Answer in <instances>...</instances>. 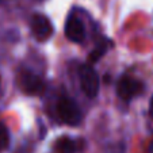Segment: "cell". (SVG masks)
<instances>
[{
	"label": "cell",
	"instance_id": "6da1fadb",
	"mask_svg": "<svg viewBox=\"0 0 153 153\" xmlns=\"http://www.w3.org/2000/svg\"><path fill=\"white\" fill-rule=\"evenodd\" d=\"M57 113L61 121L69 126H77L81 122V113L77 104L69 98H61L58 100Z\"/></svg>",
	"mask_w": 153,
	"mask_h": 153
},
{
	"label": "cell",
	"instance_id": "277c9868",
	"mask_svg": "<svg viewBox=\"0 0 153 153\" xmlns=\"http://www.w3.org/2000/svg\"><path fill=\"white\" fill-rule=\"evenodd\" d=\"M142 90H144V85H142L141 81L131 77H123L118 83L117 94L122 100H130L134 96L140 95L142 92Z\"/></svg>",
	"mask_w": 153,
	"mask_h": 153
},
{
	"label": "cell",
	"instance_id": "3957f363",
	"mask_svg": "<svg viewBox=\"0 0 153 153\" xmlns=\"http://www.w3.org/2000/svg\"><path fill=\"white\" fill-rule=\"evenodd\" d=\"M31 31L38 41H48L53 34V26L48 16L42 14H35L31 18Z\"/></svg>",
	"mask_w": 153,
	"mask_h": 153
},
{
	"label": "cell",
	"instance_id": "5b68a950",
	"mask_svg": "<svg viewBox=\"0 0 153 153\" xmlns=\"http://www.w3.org/2000/svg\"><path fill=\"white\" fill-rule=\"evenodd\" d=\"M19 80L22 90L29 95H41L45 91V83L42 81V79L30 71L22 72Z\"/></svg>",
	"mask_w": 153,
	"mask_h": 153
},
{
	"label": "cell",
	"instance_id": "30bf717a",
	"mask_svg": "<svg viewBox=\"0 0 153 153\" xmlns=\"http://www.w3.org/2000/svg\"><path fill=\"white\" fill-rule=\"evenodd\" d=\"M149 113H150V115L153 117V96L150 98V102H149Z\"/></svg>",
	"mask_w": 153,
	"mask_h": 153
},
{
	"label": "cell",
	"instance_id": "8992f818",
	"mask_svg": "<svg viewBox=\"0 0 153 153\" xmlns=\"http://www.w3.org/2000/svg\"><path fill=\"white\" fill-rule=\"evenodd\" d=\"M65 35L69 41L76 43H80L84 41L85 38V29H84V25L77 16H73L71 15L67 19V23H65Z\"/></svg>",
	"mask_w": 153,
	"mask_h": 153
},
{
	"label": "cell",
	"instance_id": "52a82bcc",
	"mask_svg": "<svg viewBox=\"0 0 153 153\" xmlns=\"http://www.w3.org/2000/svg\"><path fill=\"white\" fill-rule=\"evenodd\" d=\"M54 148L57 153H76V149H77L75 141L71 140L69 137H60L56 141Z\"/></svg>",
	"mask_w": 153,
	"mask_h": 153
},
{
	"label": "cell",
	"instance_id": "ba28073f",
	"mask_svg": "<svg viewBox=\"0 0 153 153\" xmlns=\"http://www.w3.org/2000/svg\"><path fill=\"white\" fill-rule=\"evenodd\" d=\"M110 46H111V41H108V39H103V41H100V42H98L95 49H94L92 52L90 53V56H88L90 61L91 62H95V61H98L99 58H102Z\"/></svg>",
	"mask_w": 153,
	"mask_h": 153
},
{
	"label": "cell",
	"instance_id": "8fae6325",
	"mask_svg": "<svg viewBox=\"0 0 153 153\" xmlns=\"http://www.w3.org/2000/svg\"><path fill=\"white\" fill-rule=\"evenodd\" d=\"M0 92H1V81H0Z\"/></svg>",
	"mask_w": 153,
	"mask_h": 153
},
{
	"label": "cell",
	"instance_id": "9c48e42d",
	"mask_svg": "<svg viewBox=\"0 0 153 153\" xmlns=\"http://www.w3.org/2000/svg\"><path fill=\"white\" fill-rule=\"evenodd\" d=\"M10 144V134L7 127L0 123V150H4Z\"/></svg>",
	"mask_w": 153,
	"mask_h": 153
},
{
	"label": "cell",
	"instance_id": "7a4b0ae2",
	"mask_svg": "<svg viewBox=\"0 0 153 153\" xmlns=\"http://www.w3.org/2000/svg\"><path fill=\"white\" fill-rule=\"evenodd\" d=\"M80 84L81 90L88 98H95L99 92V76L92 67L84 65L80 69Z\"/></svg>",
	"mask_w": 153,
	"mask_h": 153
}]
</instances>
